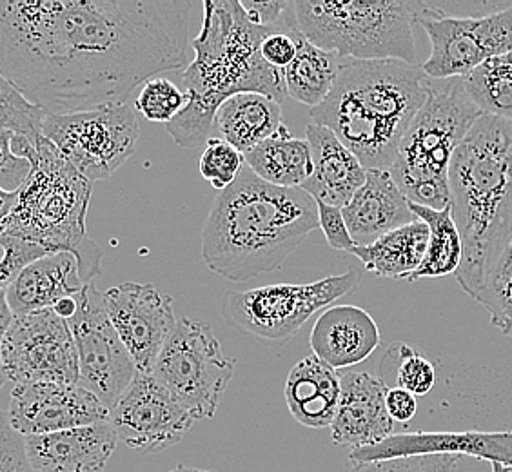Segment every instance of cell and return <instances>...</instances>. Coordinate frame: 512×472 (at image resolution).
<instances>
[{
	"instance_id": "cell-9",
	"label": "cell",
	"mask_w": 512,
	"mask_h": 472,
	"mask_svg": "<svg viewBox=\"0 0 512 472\" xmlns=\"http://www.w3.org/2000/svg\"><path fill=\"white\" fill-rule=\"evenodd\" d=\"M235 364L222 353L211 325L180 318L153 376L195 420H207L217 414Z\"/></svg>"
},
{
	"instance_id": "cell-23",
	"label": "cell",
	"mask_w": 512,
	"mask_h": 472,
	"mask_svg": "<svg viewBox=\"0 0 512 472\" xmlns=\"http://www.w3.org/2000/svg\"><path fill=\"white\" fill-rule=\"evenodd\" d=\"M313 153V175L300 187L316 202L344 207L367 180V169L331 129L311 122L306 129Z\"/></svg>"
},
{
	"instance_id": "cell-7",
	"label": "cell",
	"mask_w": 512,
	"mask_h": 472,
	"mask_svg": "<svg viewBox=\"0 0 512 472\" xmlns=\"http://www.w3.org/2000/svg\"><path fill=\"white\" fill-rule=\"evenodd\" d=\"M422 4L404 0H295L298 30L340 59L416 64L414 24Z\"/></svg>"
},
{
	"instance_id": "cell-24",
	"label": "cell",
	"mask_w": 512,
	"mask_h": 472,
	"mask_svg": "<svg viewBox=\"0 0 512 472\" xmlns=\"http://www.w3.org/2000/svg\"><path fill=\"white\" fill-rule=\"evenodd\" d=\"M86 287L75 253H55L26 267L10 286L2 289L15 315L53 309L62 298L77 296Z\"/></svg>"
},
{
	"instance_id": "cell-22",
	"label": "cell",
	"mask_w": 512,
	"mask_h": 472,
	"mask_svg": "<svg viewBox=\"0 0 512 472\" xmlns=\"http://www.w3.org/2000/svg\"><path fill=\"white\" fill-rule=\"evenodd\" d=\"M309 344L313 354L333 369L362 364L380 345L373 316L356 305H335L316 318Z\"/></svg>"
},
{
	"instance_id": "cell-11",
	"label": "cell",
	"mask_w": 512,
	"mask_h": 472,
	"mask_svg": "<svg viewBox=\"0 0 512 472\" xmlns=\"http://www.w3.org/2000/svg\"><path fill=\"white\" fill-rule=\"evenodd\" d=\"M44 137L79 169L89 182L108 180L137 148L140 122L131 104L48 115Z\"/></svg>"
},
{
	"instance_id": "cell-18",
	"label": "cell",
	"mask_w": 512,
	"mask_h": 472,
	"mask_svg": "<svg viewBox=\"0 0 512 472\" xmlns=\"http://www.w3.org/2000/svg\"><path fill=\"white\" fill-rule=\"evenodd\" d=\"M436 454L471 456L489 463H502L512 469V433L460 431L393 434L378 445L351 451L349 460L358 465L402 458H424Z\"/></svg>"
},
{
	"instance_id": "cell-1",
	"label": "cell",
	"mask_w": 512,
	"mask_h": 472,
	"mask_svg": "<svg viewBox=\"0 0 512 472\" xmlns=\"http://www.w3.org/2000/svg\"><path fill=\"white\" fill-rule=\"evenodd\" d=\"M189 0H0V75L48 115L124 106L188 68Z\"/></svg>"
},
{
	"instance_id": "cell-21",
	"label": "cell",
	"mask_w": 512,
	"mask_h": 472,
	"mask_svg": "<svg viewBox=\"0 0 512 472\" xmlns=\"http://www.w3.org/2000/svg\"><path fill=\"white\" fill-rule=\"evenodd\" d=\"M117 442L109 422L26 436L28 456L37 472H104Z\"/></svg>"
},
{
	"instance_id": "cell-37",
	"label": "cell",
	"mask_w": 512,
	"mask_h": 472,
	"mask_svg": "<svg viewBox=\"0 0 512 472\" xmlns=\"http://www.w3.org/2000/svg\"><path fill=\"white\" fill-rule=\"evenodd\" d=\"M0 244H2V251H4L2 271H0V286H2V289L10 286L11 282L26 267L35 264L40 258L55 255V251L50 247L40 246V244H35L30 240L19 238V236L0 235Z\"/></svg>"
},
{
	"instance_id": "cell-41",
	"label": "cell",
	"mask_w": 512,
	"mask_h": 472,
	"mask_svg": "<svg viewBox=\"0 0 512 472\" xmlns=\"http://www.w3.org/2000/svg\"><path fill=\"white\" fill-rule=\"evenodd\" d=\"M260 51H262V57L266 59L267 64H271L273 68L286 71L295 60L296 42L293 35H291V31L289 33L278 31V33H273L264 40Z\"/></svg>"
},
{
	"instance_id": "cell-32",
	"label": "cell",
	"mask_w": 512,
	"mask_h": 472,
	"mask_svg": "<svg viewBox=\"0 0 512 472\" xmlns=\"http://www.w3.org/2000/svg\"><path fill=\"white\" fill-rule=\"evenodd\" d=\"M380 378L385 384H389V378H393V387H402L414 396H425L433 391L436 384V369L413 347L394 344L382 360Z\"/></svg>"
},
{
	"instance_id": "cell-31",
	"label": "cell",
	"mask_w": 512,
	"mask_h": 472,
	"mask_svg": "<svg viewBox=\"0 0 512 472\" xmlns=\"http://www.w3.org/2000/svg\"><path fill=\"white\" fill-rule=\"evenodd\" d=\"M462 82L483 115L512 122V51L487 60Z\"/></svg>"
},
{
	"instance_id": "cell-12",
	"label": "cell",
	"mask_w": 512,
	"mask_h": 472,
	"mask_svg": "<svg viewBox=\"0 0 512 472\" xmlns=\"http://www.w3.org/2000/svg\"><path fill=\"white\" fill-rule=\"evenodd\" d=\"M418 24L431 40V55L422 64L429 79H462L512 51V6L478 17H454L440 6L422 4Z\"/></svg>"
},
{
	"instance_id": "cell-44",
	"label": "cell",
	"mask_w": 512,
	"mask_h": 472,
	"mask_svg": "<svg viewBox=\"0 0 512 472\" xmlns=\"http://www.w3.org/2000/svg\"><path fill=\"white\" fill-rule=\"evenodd\" d=\"M462 463V456L451 454H436V456H424L422 458V472H454ZM493 472H512L502 463H491Z\"/></svg>"
},
{
	"instance_id": "cell-6",
	"label": "cell",
	"mask_w": 512,
	"mask_h": 472,
	"mask_svg": "<svg viewBox=\"0 0 512 472\" xmlns=\"http://www.w3.org/2000/svg\"><path fill=\"white\" fill-rule=\"evenodd\" d=\"M427 89L429 97L407 129L389 171L409 202L440 211L451 206L454 153L483 113L469 99L462 79H429Z\"/></svg>"
},
{
	"instance_id": "cell-35",
	"label": "cell",
	"mask_w": 512,
	"mask_h": 472,
	"mask_svg": "<svg viewBox=\"0 0 512 472\" xmlns=\"http://www.w3.org/2000/svg\"><path fill=\"white\" fill-rule=\"evenodd\" d=\"M188 102V95L180 91L177 84H173L171 80L164 77H157L142 86L135 100V109L151 122L169 124L182 109L188 106Z\"/></svg>"
},
{
	"instance_id": "cell-34",
	"label": "cell",
	"mask_w": 512,
	"mask_h": 472,
	"mask_svg": "<svg viewBox=\"0 0 512 472\" xmlns=\"http://www.w3.org/2000/svg\"><path fill=\"white\" fill-rule=\"evenodd\" d=\"M476 302L489 311L491 324L512 336V242L496 260Z\"/></svg>"
},
{
	"instance_id": "cell-42",
	"label": "cell",
	"mask_w": 512,
	"mask_h": 472,
	"mask_svg": "<svg viewBox=\"0 0 512 472\" xmlns=\"http://www.w3.org/2000/svg\"><path fill=\"white\" fill-rule=\"evenodd\" d=\"M385 404H387V411H389V416L393 418L394 423L411 422L416 416V411H418L416 396L409 393V391H405L402 387H391L387 391Z\"/></svg>"
},
{
	"instance_id": "cell-33",
	"label": "cell",
	"mask_w": 512,
	"mask_h": 472,
	"mask_svg": "<svg viewBox=\"0 0 512 472\" xmlns=\"http://www.w3.org/2000/svg\"><path fill=\"white\" fill-rule=\"evenodd\" d=\"M46 118L48 113L44 109L26 99L11 82L0 79V131L24 137L39 148Z\"/></svg>"
},
{
	"instance_id": "cell-30",
	"label": "cell",
	"mask_w": 512,
	"mask_h": 472,
	"mask_svg": "<svg viewBox=\"0 0 512 472\" xmlns=\"http://www.w3.org/2000/svg\"><path fill=\"white\" fill-rule=\"evenodd\" d=\"M414 215L429 227V246L422 266L409 276V282L422 278H442L456 275L462 266L463 242L458 226L454 222L451 206L445 209H431L411 202Z\"/></svg>"
},
{
	"instance_id": "cell-14",
	"label": "cell",
	"mask_w": 512,
	"mask_h": 472,
	"mask_svg": "<svg viewBox=\"0 0 512 472\" xmlns=\"http://www.w3.org/2000/svg\"><path fill=\"white\" fill-rule=\"evenodd\" d=\"M77 302L79 311L69 325L79 356V385L111 409L137 378V365L109 318L104 293L88 284Z\"/></svg>"
},
{
	"instance_id": "cell-38",
	"label": "cell",
	"mask_w": 512,
	"mask_h": 472,
	"mask_svg": "<svg viewBox=\"0 0 512 472\" xmlns=\"http://www.w3.org/2000/svg\"><path fill=\"white\" fill-rule=\"evenodd\" d=\"M0 472H37L28 456L26 436L11 427L6 414L0 434Z\"/></svg>"
},
{
	"instance_id": "cell-15",
	"label": "cell",
	"mask_w": 512,
	"mask_h": 472,
	"mask_svg": "<svg viewBox=\"0 0 512 472\" xmlns=\"http://www.w3.org/2000/svg\"><path fill=\"white\" fill-rule=\"evenodd\" d=\"M195 422L153 374L138 373L109 409V425L117 438L140 454L168 451L182 442Z\"/></svg>"
},
{
	"instance_id": "cell-45",
	"label": "cell",
	"mask_w": 512,
	"mask_h": 472,
	"mask_svg": "<svg viewBox=\"0 0 512 472\" xmlns=\"http://www.w3.org/2000/svg\"><path fill=\"white\" fill-rule=\"evenodd\" d=\"M53 311L64 318V320H71L73 316L77 315L79 311V302H77V296H69V298H62L59 304L53 307Z\"/></svg>"
},
{
	"instance_id": "cell-25",
	"label": "cell",
	"mask_w": 512,
	"mask_h": 472,
	"mask_svg": "<svg viewBox=\"0 0 512 472\" xmlns=\"http://www.w3.org/2000/svg\"><path fill=\"white\" fill-rule=\"evenodd\" d=\"M286 404L296 422L311 429L331 427L342 394V378L318 356H307L287 376Z\"/></svg>"
},
{
	"instance_id": "cell-43",
	"label": "cell",
	"mask_w": 512,
	"mask_h": 472,
	"mask_svg": "<svg viewBox=\"0 0 512 472\" xmlns=\"http://www.w3.org/2000/svg\"><path fill=\"white\" fill-rule=\"evenodd\" d=\"M351 472H422V458H402L385 462L358 463Z\"/></svg>"
},
{
	"instance_id": "cell-3",
	"label": "cell",
	"mask_w": 512,
	"mask_h": 472,
	"mask_svg": "<svg viewBox=\"0 0 512 472\" xmlns=\"http://www.w3.org/2000/svg\"><path fill=\"white\" fill-rule=\"evenodd\" d=\"M278 31L284 30L249 22L240 0H204L202 30L191 40L195 59L182 73L188 106L168 124L180 148L207 142L218 109L235 95L260 93L280 104L289 97L284 71L267 64L260 51Z\"/></svg>"
},
{
	"instance_id": "cell-28",
	"label": "cell",
	"mask_w": 512,
	"mask_h": 472,
	"mask_svg": "<svg viewBox=\"0 0 512 472\" xmlns=\"http://www.w3.org/2000/svg\"><path fill=\"white\" fill-rule=\"evenodd\" d=\"M429 236V227L418 218L413 224L378 238L371 246L355 247L351 255H355L364 264L365 271L373 275L409 280L424 262Z\"/></svg>"
},
{
	"instance_id": "cell-5",
	"label": "cell",
	"mask_w": 512,
	"mask_h": 472,
	"mask_svg": "<svg viewBox=\"0 0 512 472\" xmlns=\"http://www.w3.org/2000/svg\"><path fill=\"white\" fill-rule=\"evenodd\" d=\"M424 68L402 60H340L329 97L309 117L353 151L365 169H391L429 97Z\"/></svg>"
},
{
	"instance_id": "cell-20",
	"label": "cell",
	"mask_w": 512,
	"mask_h": 472,
	"mask_svg": "<svg viewBox=\"0 0 512 472\" xmlns=\"http://www.w3.org/2000/svg\"><path fill=\"white\" fill-rule=\"evenodd\" d=\"M342 211L356 247L371 246L394 229L418 220L389 169H367L364 186Z\"/></svg>"
},
{
	"instance_id": "cell-40",
	"label": "cell",
	"mask_w": 512,
	"mask_h": 472,
	"mask_svg": "<svg viewBox=\"0 0 512 472\" xmlns=\"http://www.w3.org/2000/svg\"><path fill=\"white\" fill-rule=\"evenodd\" d=\"M316 204H318V222L324 231L327 244L335 251L351 253L356 244L353 236L349 233V227L345 224L342 207L329 206L324 202H316Z\"/></svg>"
},
{
	"instance_id": "cell-4",
	"label": "cell",
	"mask_w": 512,
	"mask_h": 472,
	"mask_svg": "<svg viewBox=\"0 0 512 472\" xmlns=\"http://www.w3.org/2000/svg\"><path fill=\"white\" fill-rule=\"evenodd\" d=\"M449 189L463 242L462 266L454 276L476 300L512 242V122L478 118L454 153Z\"/></svg>"
},
{
	"instance_id": "cell-16",
	"label": "cell",
	"mask_w": 512,
	"mask_h": 472,
	"mask_svg": "<svg viewBox=\"0 0 512 472\" xmlns=\"http://www.w3.org/2000/svg\"><path fill=\"white\" fill-rule=\"evenodd\" d=\"M109 318L128 347L138 373L153 374L177 327L173 300L151 284L126 282L104 293Z\"/></svg>"
},
{
	"instance_id": "cell-26",
	"label": "cell",
	"mask_w": 512,
	"mask_h": 472,
	"mask_svg": "<svg viewBox=\"0 0 512 472\" xmlns=\"http://www.w3.org/2000/svg\"><path fill=\"white\" fill-rule=\"evenodd\" d=\"M282 126V104L260 93H240L227 99L215 117L220 138L242 155L276 135Z\"/></svg>"
},
{
	"instance_id": "cell-19",
	"label": "cell",
	"mask_w": 512,
	"mask_h": 472,
	"mask_svg": "<svg viewBox=\"0 0 512 472\" xmlns=\"http://www.w3.org/2000/svg\"><path fill=\"white\" fill-rule=\"evenodd\" d=\"M342 394L331 425L333 443L351 451L373 447L393 436L394 422L387 411V391L380 376L369 373H340Z\"/></svg>"
},
{
	"instance_id": "cell-29",
	"label": "cell",
	"mask_w": 512,
	"mask_h": 472,
	"mask_svg": "<svg viewBox=\"0 0 512 472\" xmlns=\"http://www.w3.org/2000/svg\"><path fill=\"white\" fill-rule=\"evenodd\" d=\"M291 35L296 42V57L284 71L287 95L316 108L335 88L342 59L336 53L315 46L300 33L298 26L291 30Z\"/></svg>"
},
{
	"instance_id": "cell-27",
	"label": "cell",
	"mask_w": 512,
	"mask_h": 472,
	"mask_svg": "<svg viewBox=\"0 0 512 472\" xmlns=\"http://www.w3.org/2000/svg\"><path fill=\"white\" fill-rule=\"evenodd\" d=\"M244 158L247 168L255 175L273 186L287 189H300L315 169L309 142L293 137L286 124Z\"/></svg>"
},
{
	"instance_id": "cell-8",
	"label": "cell",
	"mask_w": 512,
	"mask_h": 472,
	"mask_svg": "<svg viewBox=\"0 0 512 472\" xmlns=\"http://www.w3.org/2000/svg\"><path fill=\"white\" fill-rule=\"evenodd\" d=\"M91 184L51 140L42 138L39 164L17 191V202L2 220L0 235L19 236L55 253H75L88 238Z\"/></svg>"
},
{
	"instance_id": "cell-17",
	"label": "cell",
	"mask_w": 512,
	"mask_h": 472,
	"mask_svg": "<svg viewBox=\"0 0 512 472\" xmlns=\"http://www.w3.org/2000/svg\"><path fill=\"white\" fill-rule=\"evenodd\" d=\"M6 418L24 436L60 433L109 422V409L88 389L77 385H13Z\"/></svg>"
},
{
	"instance_id": "cell-46",
	"label": "cell",
	"mask_w": 512,
	"mask_h": 472,
	"mask_svg": "<svg viewBox=\"0 0 512 472\" xmlns=\"http://www.w3.org/2000/svg\"><path fill=\"white\" fill-rule=\"evenodd\" d=\"M169 472H215V471H206V469H197V467H188V465H182V463H178L177 467L173 469V471Z\"/></svg>"
},
{
	"instance_id": "cell-10",
	"label": "cell",
	"mask_w": 512,
	"mask_h": 472,
	"mask_svg": "<svg viewBox=\"0 0 512 472\" xmlns=\"http://www.w3.org/2000/svg\"><path fill=\"white\" fill-rule=\"evenodd\" d=\"M360 282L355 269L313 284H276L249 291H229L222 302L227 324L266 340H287L311 316L338 298L353 293Z\"/></svg>"
},
{
	"instance_id": "cell-13",
	"label": "cell",
	"mask_w": 512,
	"mask_h": 472,
	"mask_svg": "<svg viewBox=\"0 0 512 472\" xmlns=\"http://www.w3.org/2000/svg\"><path fill=\"white\" fill-rule=\"evenodd\" d=\"M2 371L13 385L79 384V356L69 320L53 309L15 315L2 335Z\"/></svg>"
},
{
	"instance_id": "cell-36",
	"label": "cell",
	"mask_w": 512,
	"mask_h": 472,
	"mask_svg": "<svg viewBox=\"0 0 512 472\" xmlns=\"http://www.w3.org/2000/svg\"><path fill=\"white\" fill-rule=\"evenodd\" d=\"M244 166L246 158L229 142L220 137L207 140L204 153L200 157V175L218 189V193L237 180Z\"/></svg>"
},
{
	"instance_id": "cell-2",
	"label": "cell",
	"mask_w": 512,
	"mask_h": 472,
	"mask_svg": "<svg viewBox=\"0 0 512 472\" xmlns=\"http://www.w3.org/2000/svg\"><path fill=\"white\" fill-rule=\"evenodd\" d=\"M318 226L315 198L302 189L273 186L244 166L207 215L202 258L213 273L247 282L282 269Z\"/></svg>"
},
{
	"instance_id": "cell-39",
	"label": "cell",
	"mask_w": 512,
	"mask_h": 472,
	"mask_svg": "<svg viewBox=\"0 0 512 472\" xmlns=\"http://www.w3.org/2000/svg\"><path fill=\"white\" fill-rule=\"evenodd\" d=\"M33 171L35 164L28 158L17 157L6 137L0 135V191L17 193Z\"/></svg>"
}]
</instances>
